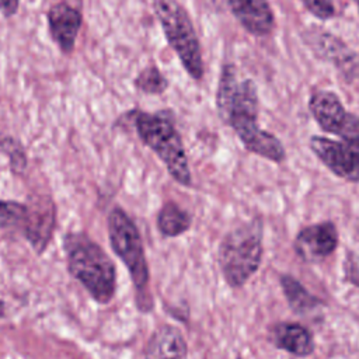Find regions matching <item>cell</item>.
Listing matches in <instances>:
<instances>
[{"label":"cell","mask_w":359,"mask_h":359,"mask_svg":"<svg viewBox=\"0 0 359 359\" xmlns=\"http://www.w3.org/2000/svg\"><path fill=\"white\" fill-rule=\"evenodd\" d=\"M217 112L233 128L243 146L266 160L282 163L286 157L280 140L258 125V95L251 80H237L233 65H224L216 93Z\"/></svg>","instance_id":"obj_1"},{"label":"cell","mask_w":359,"mask_h":359,"mask_svg":"<svg viewBox=\"0 0 359 359\" xmlns=\"http://www.w3.org/2000/svg\"><path fill=\"white\" fill-rule=\"evenodd\" d=\"M63 250L70 275L97 303H109L116 289V271L107 252L83 231L67 233Z\"/></svg>","instance_id":"obj_2"},{"label":"cell","mask_w":359,"mask_h":359,"mask_svg":"<svg viewBox=\"0 0 359 359\" xmlns=\"http://www.w3.org/2000/svg\"><path fill=\"white\" fill-rule=\"evenodd\" d=\"M261 219H252L230 230L219 245V266L229 286L241 287L258 271L264 245Z\"/></svg>","instance_id":"obj_3"},{"label":"cell","mask_w":359,"mask_h":359,"mask_svg":"<svg viewBox=\"0 0 359 359\" xmlns=\"http://www.w3.org/2000/svg\"><path fill=\"white\" fill-rule=\"evenodd\" d=\"M107 224L109 244L129 271L136 290L137 307L142 311H149L153 307V299L149 292V266L140 233L135 222L121 206L112 208Z\"/></svg>","instance_id":"obj_4"},{"label":"cell","mask_w":359,"mask_h":359,"mask_svg":"<svg viewBox=\"0 0 359 359\" xmlns=\"http://www.w3.org/2000/svg\"><path fill=\"white\" fill-rule=\"evenodd\" d=\"M133 125L140 140L160 157L170 175L178 184L189 187L192 180L188 158L172 119L163 111L157 114L136 111Z\"/></svg>","instance_id":"obj_5"},{"label":"cell","mask_w":359,"mask_h":359,"mask_svg":"<svg viewBox=\"0 0 359 359\" xmlns=\"http://www.w3.org/2000/svg\"><path fill=\"white\" fill-rule=\"evenodd\" d=\"M153 7L164 35L194 80L203 76L199 39L187 10L177 0H154Z\"/></svg>","instance_id":"obj_6"},{"label":"cell","mask_w":359,"mask_h":359,"mask_svg":"<svg viewBox=\"0 0 359 359\" xmlns=\"http://www.w3.org/2000/svg\"><path fill=\"white\" fill-rule=\"evenodd\" d=\"M309 109L324 132L359 146V116L345 111L335 93L327 90L314 91L309 101Z\"/></svg>","instance_id":"obj_7"},{"label":"cell","mask_w":359,"mask_h":359,"mask_svg":"<svg viewBox=\"0 0 359 359\" xmlns=\"http://www.w3.org/2000/svg\"><path fill=\"white\" fill-rule=\"evenodd\" d=\"M310 149L338 178L359 182V146L324 136H311Z\"/></svg>","instance_id":"obj_8"},{"label":"cell","mask_w":359,"mask_h":359,"mask_svg":"<svg viewBox=\"0 0 359 359\" xmlns=\"http://www.w3.org/2000/svg\"><path fill=\"white\" fill-rule=\"evenodd\" d=\"M338 247V230L332 222H320L302 229L293 243L296 254L307 262L330 257Z\"/></svg>","instance_id":"obj_9"},{"label":"cell","mask_w":359,"mask_h":359,"mask_svg":"<svg viewBox=\"0 0 359 359\" xmlns=\"http://www.w3.org/2000/svg\"><path fill=\"white\" fill-rule=\"evenodd\" d=\"M56 222V209L50 198L39 196L28 205L27 222L22 233L38 254L46 248Z\"/></svg>","instance_id":"obj_10"},{"label":"cell","mask_w":359,"mask_h":359,"mask_svg":"<svg viewBox=\"0 0 359 359\" xmlns=\"http://www.w3.org/2000/svg\"><path fill=\"white\" fill-rule=\"evenodd\" d=\"M81 21L83 17L80 11L65 1L49 8L48 24L50 36L63 53H70L74 49Z\"/></svg>","instance_id":"obj_11"},{"label":"cell","mask_w":359,"mask_h":359,"mask_svg":"<svg viewBox=\"0 0 359 359\" xmlns=\"http://www.w3.org/2000/svg\"><path fill=\"white\" fill-rule=\"evenodd\" d=\"M187 351L188 346L182 332L171 324H163L150 335L143 359H185Z\"/></svg>","instance_id":"obj_12"},{"label":"cell","mask_w":359,"mask_h":359,"mask_svg":"<svg viewBox=\"0 0 359 359\" xmlns=\"http://www.w3.org/2000/svg\"><path fill=\"white\" fill-rule=\"evenodd\" d=\"M238 22L252 35H268L273 28V13L268 0H227Z\"/></svg>","instance_id":"obj_13"},{"label":"cell","mask_w":359,"mask_h":359,"mask_svg":"<svg viewBox=\"0 0 359 359\" xmlns=\"http://www.w3.org/2000/svg\"><path fill=\"white\" fill-rule=\"evenodd\" d=\"M272 344L294 356H310L314 352V339L311 332L299 323H276L271 328Z\"/></svg>","instance_id":"obj_14"},{"label":"cell","mask_w":359,"mask_h":359,"mask_svg":"<svg viewBox=\"0 0 359 359\" xmlns=\"http://www.w3.org/2000/svg\"><path fill=\"white\" fill-rule=\"evenodd\" d=\"M279 282L289 307L296 314L310 313L323 304V302L311 294L294 276L283 273L280 275Z\"/></svg>","instance_id":"obj_15"},{"label":"cell","mask_w":359,"mask_h":359,"mask_svg":"<svg viewBox=\"0 0 359 359\" xmlns=\"http://www.w3.org/2000/svg\"><path fill=\"white\" fill-rule=\"evenodd\" d=\"M191 216L178 203L168 201L157 213V229L164 237H177L191 227Z\"/></svg>","instance_id":"obj_16"},{"label":"cell","mask_w":359,"mask_h":359,"mask_svg":"<svg viewBox=\"0 0 359 359\" xmlns=\"http://www.w3.org/2000/svg\"><path fill=\"white\" fill-rule=\"evenodd\" d=\"M135 87L146 94H161L168 87V80L158 70L157 66L151 65L143 69L135 79Z\"/></svg>","instance_id":"obj_17"},{"label":"cell","mask_w":359,"mask_h":359,"mask_svg":"<svg viewBox=\"0 0 359 359\" xmlns=\"http://www.w3.org/2000/svg\"><path fill=\"white\" fill-rule=\"evenodd\" d=\"M28 216V205L15 201H0V227H18L22 230Z\"/></svg>","instance_id":"obj_18"},{"label":"cell","mask_w":359,"mask_h":359,"mask_svg":"<svg viewBox=\"0 0 359 359\" xmlns=\"http://www.w3.org/2000/svg\"><path fill=\"white\" fill-rule=\"evenodd\" d=\"M303 6L317 18L328 20L335 14L334 0H300Z\"/></svg>","instance_id":"obj_19"},{"label":"cell","mask_w":359,"mask_h":359,"mask_svg":"<svg viewBox=\"0 0 359 359\" xmlns=\"http://www.w3.org/2000/svg\"><path fill=\"white\" fill-rule=\"evenodd\" d=\"M4 151L8 153L10 156V163L14 171H21L27 165V158L22 147L13 139H4L1 143Z\"/></svg>","instance_id":"obj_20"},{"label":"cell","mask_w":359,"mask_h":359,"mask_svg":"<svg viewBox=\"0 0 359 359\" xmlns=\"http://www.w3.org/2000/svg\"><path fill=\"white\" fill-rule=\"evenodd\" d=\"M20 6V0H0V11L4 17H13Z\"/></svg>","instance_id":"obj_21"},{"label":"cell","mask_w":359,"mask_h":359,"mask_svg":"<svg viewBox=\"0 0 359 359\" xmlns=\"http://www.w3.org/2000/svg\"><path fill=\"white\" fill-rule=\"evenodd\" d=\"M237 359H241V358H237Z\"/></svg>","instance_id":"obj_22"}]
</instances>
